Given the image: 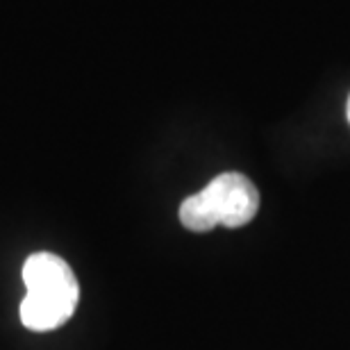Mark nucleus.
<instances>
[{
    "instance_id": "f257e3e1",
    "label": "nucleus",
    "mask_w": 350,
    "mask_h": 350,
    "mask_svg": "<svg viewBox=\"0 0 350 350\" xmlns=\"http://www.w3.org/2000/svg\"><path fill=\"white\" fill-rule=\"evenodd\" d=\"M23 282L25 298L21 300V323L27 330H57L78 310V278L59 255L34 253L27 257L23 264Z\"/></svg>"
},
{
    "instance_id": "f03ea898",
    "label": "nucleus",
    "mask_w": 350,
    "mask_h": 350,
    "mask_svg": "<svg viewBox=\"0 0 350 350\" xmlns=\"http://www.w3.org/2000/svg\"><path fill=\"white\" fill-rule=\"evenodd\" d=\"M260 212V191L243 173L228 171L180 205V223L191 232H209L216 226H248Z\"/></svg>"
},
{
    "instance_id": "7ed1b4c3",
    "label": "nucleus",
    "mask_w": 350,
    "mask_h": 350,
    "mask_svg": "<svg viewBox=\"0 0 350 350\" xmlns=\"http://www.w3.org/2000/svg\"><path fill=\"white\" fill-rule=\"evenodd\" d=\"M348 121H350V98H348Z\"/></svg>"
}]
</instances>
